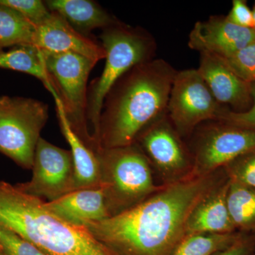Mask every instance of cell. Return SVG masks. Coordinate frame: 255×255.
<instances>
[{"label": "cell", "mask_w": 255, "mask_h": 255, "mask_svg": "<svg viewBox=\"0 0 255 255\" xmlns=\"http://www.w3.org/2000/svg\"><path fill=\"white\" fill-rule=\"evenodd\" d=\"M0 4L16 10L36 26L50 14L45 1L41 0H0Z\"/></svg>", "instance_id": "obj_26"}, {"label": "cell", "mask_w": 255, "mask_h": 255, "mask_svg": "<svg viewBox=\"0 0 255 255\" xmlns=\"http://www.w3.org/2000/svg\"><path fill=\"white\" fill-rule=\"evenodd\" d=\"M252 11H253V23H254V28L255 29V4Z\"/></svg>", "instance_id": "obj_30"}, {"label": "cell", "mask_w": 255, "mask_h": 255, "mask_svg": "<svg viewBox=\"0 0 255 255\" xmlns=\"http://www.w3.org/2000/svg\"><path fill=\"white\" fill-rule=\"evenodd\" d=\"M253 106L244 112H231L227 110L219 121L244 128L255 130V82L250 84Z\"/></svg>", "instance_id": "obj_27"}, {"label": "cell", "mask_w": 255, "mask_h": 255, "mask_svg": "<svg viewBox=\"0 0 255 255\" xmlns=\"http://www.w3.org/2000/svg\"><path fill=\"white\" fill-rule=\"evenodd\" d=\"M227 203L236 230L255 233V189L230 180Z\"/></svg>", "instance_id": "obj_21"}, {"label": "cell", "mask_w": 255, "mask_h": 255, "mask_svg": "<svg viewBox=\"0 0 255 255\" xmlns=\"http://www.w3.org/2000/svg\"><path fill=\"white\" fill-rule=\"evenodd\" d=\"M0 226L49 255H115L89 231L48 209L46 201L0 182Z\"/></svg>", "instance_id": "obj_3"}, {"label": "cell", "mask_w": 255, "mask_h": 255, "mask_svg": "<svg viewBox=\"0 0 255 255\" xmlns=\"http://www.w3.org/2000/svg\"><path fill=\"white\" fill-rule=\"evenodd\" d=\"M196 136L191 174L209 175L255 148V130L212 121Z\"/></svg>", "instance_id": "obj_9"}, {"label": "cell", "mask_w": 255, "mask_h": 255, "mask_svg": "<svg viewBox=\"0 0 255 255\" xmlns=\"http://www.w3.org/2000/svg\"><path fill=\"white\" fill-rule=\"evenodd\" d=\"M217 184L212 174H190L130 209L84 226L115 255H171L186 236L191 211Z\"/></svg>", "instance_id": "obj_1"}, {"label": "cell", "mask_w": 255, "mask_h": 255, "mask_svg": "<svg viewBox=\"0 0 255 255\" xmlns=\"http://www.w3.org/2000/svg\"><path fill=\"white\" fill-rule=\"evenodd\" d=\"M255 253V236L242 234L241 238L233 245L214 255H254Z\"/></svg>", "instance_id": "obj_29"}, {"label": "cell", "mask_w": 255, "mask_h": 255, "mask_svg": "<svg viewBox=\"0 0 255 255\" xmlns=\"http://www.w3.org/2000/svg\"><path fill=\"white\" fill-rule=\"evenodd\" d=\"M33 46L46 53H77L97 62L106 58L105 50L101 43L82 34L53 11L36 26Z\"/></svg>", "instance_id": "obj_13"}, {"label": "cell", "mask_w": 255, "mask_h": 255, "mask_svg": "<svg viewBox=\"0 0 255 255\" xmlns=\"http://www.w3.org/2000/svg\"><path fill=\"white\" fill-rule=\"evenodd\" d=\"M197 70L221 105L241 108L252 100L250 84L242 80L222 58L201 53Z\"/></svg>", "instance_id": "obj_14"}, {"label": "cell", "mask_w": 255, "mask_h": 255, "mask_svg": "<svg viewBox=\"0 0 255 255\" xmlns=\"http://www.w3.org/2000/svg\"><path fill=\"white\" fill-rule=\"evenodd\" d=\"M230 180L255 189V148L224 167Z\"/></svg>", "instance_id": "obj_23"}, {"label": "cell", "mask_w": 255, "mask_h": 255, "mask_svg": "<svg viewBox=\"0 0 255 255\" xmlns=\"http://www.w3.org/2000/svg\"><path fill=\"white\" fill-rule=\"evenodd\" d=\"M0 252L4 255H49L31 242L1 226Z\"/></svg>", "instance_id": "obj_25"}, {"label": "cell", "mask_w": 255, "mask_h": 255, "mask_svg": "<svg viewBox=\"0 0 255 255\" xmlns=\"http://www.w3.org/2000/svg\"><path fill=\"white\" fill-rule=\"evenodd\" d=\"M95 153L110 216L138 205L162 187L154 182L150 161L136 144Z\"/></svg>", "instance_id": "obj_5"}, {"label": "cell", "mask_w": 255, "mask_h": 255, "mask_svg": "<svg viewBox=\"0 0 255 255\" xmlns=\"http://www.w3.org/2000/svg\"><path fill=\"white\" fill-rule=\"evenodd\" d=\"M0 68L28 74L41 80L54 100H60L58 92L47 70L43 53L34 46H15L0 50Z\"/></svg>", "instance_id": "obj_19"}, {"label": "cell", "mask_w": 255, "mask_h": 255, "mask_svg": "<svg viewBox=\"0 0 255 255\" xmlns=\"http://www.w3.org/2000/svg\"><path fill=\"white\" fill-rule=\"evenodd\" d=\"M241 233L187 234L178 243L171 255H214L238 241Z\"/></svg>", "instance_id": "obj_22"}, {"label": "cell", "mask_w": 255, "mask_h": 255, "mask_svg": "<svg viewBox=\"0 0 255 255\" xmlns=\"http://www.w3.org/2000/svg\"><path fill=\"white\" fill-rule=\"evenodd\" d=\"M32 177L15 184L20 190L48 201L75 191V173L70 150L60 148L41 137L37 144Z\"/></svg>", "instance_id": "obj_11"}, {"label": "cell", "mask_w": 255, "mask_h": 255, "mask_svg": "<svg viewBox=\"0 0 255 255\" xmlns=\"http://www.w3.org/2000/svg\"><path fill=\"white\" fill-rule=\"evenodd\" d=\"M48 106L41 101L0 96V152L21 168L31 169Z\"/></svg>", "instance_id": "obj_6"}, {"label": "cell", "mask_w": 255, "mask_h": 255, "mask_svg": "<svg viewBox=\"0 0 255 255\" xmlns=\"http://www.w3.org/2000/svg\"><path fill=\"white\" fill-rule=\"evenodd\" d=\"M100 38L106 52L105 68L87 90V120L96 150H98L99 125L106 96L130 69L154 59L157 48L155 38L148 32L119 20L102 30Z\"/></svg>", "instance_id": "obj_4"}, {"label": "cell", "mask_w": 255, "mask_h": 255, "mask_svg": "<svg viewBox=\"0 0 255 255\" xmlns=\"http://www.w3.org/2000/svg\"><path fill=\"white\" fill-rule=\"evenodd\" d=\"M230 179L218 183L191 211L186 235L194 233H232L236 231L227 203Z\"/></svg>", "instance_id": "obj_15"}, {"label": "cell", "mask_w": 255, "mask_h": 255, "mask_svg": "<svg viewBox=\"0 0 255 255\" xmlns=\"http://www.w3.org/2000/svg\"><path fill=\"white\" fill-rule=\"evenodd\" d=\"M223 60L242 80L255 82V41Z\"/></svg>", "instance_id": "obj_24"}, {"label": "cell", "mask_w": 255, "mask_h": 255, "mask_svg": "<svg viewBox=\"0 0 255 255\" xmlns=\"http://www.w3.org/2000/svg\"><path fill=\"white\" fill-rule=\"evenodd\" d=\"M57 115L64 137L70 147L75 173V190L101 186L100 162L95 152L73 131L60 100H55Z\"/></svg>", "instance_id": "obj_17"}, {"label": "cell", "mask_w": 255, "mask_h": 255, "mask_svg": "<svg viewBox=\"0 0 255 255\" xmlns=\"http://www.w3.org/2000/svg\"><path fill=\"white\" fill-rule=\"evenodd\" d=\"M48 209L75 226L100 221L111 217L102 186L77 189L53 201H47Z\"/></svg>", "instance_id": "obj_16"}, {"label": "cell", "mask_w": 255, "mask_h": 255, "mask_svg": "<svg viewBox=\"0 0 255 255\" xmlns=\"http://www.w3.org/2000/svg\"><path fill=\"white\" fill-rule=\"evenodd\" d=\"M226 17L238 26L254 28L253 11L243 0H233L232 8Z\"/></svg>", "instance_id": "obj_28"}, {"label": "cell", "mask_w": 255, "mask_h": 255, "mask_svg": "<svg viewBox=\"0 0 255 255\" xmlns=\"http://www.w3.org/2000/svg\"><path fill=\"white\" fill-rule=\"evenodd\" d=\"M177 72L166 60L152 59L119 79L104 101L98 150L135 143L142 130L167 112Z\"/></svg>", "instance_id": "obj_2"}, {"label": "cell", "mask_w": 255, "mask_h": 255, "mask_svg": "<svg viewBox=\"0 0 255 255\" xmlns=\"http://www.w3.org/2000/svg\"><path fill=\"white\" fill-rule=\"evenodd\" d=\"M136 144L157 170L169 183L191 174L192 154L171 123L167 112L149 124L139 134Z\"/></svg>", "instance_id": "obj_10"}, {"label": "cell", "mask_w": 255, "mask_h": 255, "mask_svg": "<svg viewBox=\"0 0 255 255\" xmlns=\"http://www.w3.org/2000/svg\"><path fill=\"white\" fill-rule=\"evenodd\" d=\"M254 255H255V254H254Z\"/></svg>", "instance_id": "obj_32"}, {"label": "cell", "mask_w": 255, "mask_h": 255, "mask_svg": "<svg viewBox=\"0 0 255 255\" xmlns=\"http://www.w3.org/2000/svg\"><path fill=\"white\" fill-rule=\"evenodd\" d=\"M227 110L216 100L197 69L177 72L167 114L181 136L191 133L204 122L219 121Z\"/></svg>", "instance_id": "obj_8"}, {"label": "cell", "mask_w": 255, "mask_h": 255, "mask_svg": "<svg viewBox=\"0 0 255 255\" xmlns=\"http://www.w3.org/2000/svg\"><path fill=\"white\" fill-rule=\"evenodd\" d=\"M0 255H4V254H3L2 253H1V252H0Z\"/></svg>", "instance_id": "obj_31"}, {"label": "cell", "mask_w": 255, "mask_h": 255, "mask_svg": "<svg viewBox=\"0 0 255 255\" xmlns=\"http://www.w3.org/2000/svg\"><path fill=\"white\" fill-rule=\"evenodd\" d=\"M45 3L50 11L60 14L86 36L93 30L105 29L118 21L100 4L90 0H48Z\"/></svg>", "instance_id": "obj_18"}, {"label": "cell", "mask_w": 255, "mask_h": 255, "mask_svg": "<svg viewBox=\"0 0 255 255\" xmlns=\"http://www.w3.org/2000/svg\"><path fill=\"white\" fill-rule=\"evenodd\" d=\"M36 25L9 6L0 4V50L33 46Z\"/></svg>", "instance_id": "obj_20"}, {"label": "cell", "mask_w": 255, "mask_h": 255, "mask_svg": "<svg viewBox=\"0 0 255 255\" xmlns=\"http://www.w3.org/2000/svg\"><path fill=\"white\" fill-rule=\"evenodd\" d=\"M254 41L255 28L238 26L226 16H211L194 24L188 46L200 54L209 53L224 59Z\"/></svg>", "instance_id": "obj_12"}, {"label": "cell", "mask_w": 255, "mask_h": 255, "mask_svg": "<svg viewBox=\"0 0 255 255\" xmlns=\"http://www.w3.org/2000/svg\"><path fill=\"white\" fill-rule=\"evenodd\" d=\"M41 52L70 127L95 152L87 120V84L98 62L77 53Z\"/></svg>", "instance_id": "obj_7"}]
</instances>
